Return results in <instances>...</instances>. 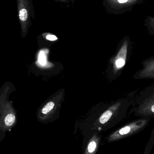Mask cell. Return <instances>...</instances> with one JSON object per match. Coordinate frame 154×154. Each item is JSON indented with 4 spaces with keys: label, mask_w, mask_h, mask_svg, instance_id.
Wrapping results in <instances>:
<instances>
[{
    "label": "cell",
    "mask_w": 154,
    "mask_h": 154,
    "mask_svg": "<svg viewBox=\"0 0 154 154\" xmlns=\"http://www.w3.org/2000/svg\"><path fill=\"white\" fill-rule=\"evenodd\" d=\"M47 40L51 41H54L55 40H57V37L55 35H52V34H49L47 35L46 37Z\"/></svg>",
    "instance_id": "obj_8"
},
{
    "label": "cell",
    "mask_w": 154,
    "mask_h": 154,
    "mask_svg": "<svg viewBox=\"0 0 154 154\" xmlns=\"http://www.w3.org/2000/svg\"><path fill=\"white\" fill-rule=\"evenodd\" d=\"M61 1H66V0H61Z\"/></svg>",
    "instance_id": "obj_11"
},
{
    "label": "cell",
    "mask_w": 154,
    "mask_h": 154,
    "mask_svg": "<svg viewBox=\"0 0 154 154\" xmlns=\"http://www.w3.org/2000/svg\"><path fill=\"white\" fill-rule=\"evenodd\" d=\"M128 0H118L119 3H124L127 2Z\"/></svg>",
    "instance_id": "obj_9"
},
{
    "label": "cell",
    "mask_w": 154,
    "mask_h": 154,
    "mask_svg": "<svg viewBox=\"0 0 154 154\" xmlns=\"http://www.w3.org/2000/svg\"><path fill=\"white\" fill-rule=\"evenodd\" d=\"M141 126L135 124H132L130 125L126 126L121 128L119 131L115 133L109 137V141H113L118 140L124 136H126L130 134L133 133L134 132L140 128Z\"/></svg>",
    "instance_id": "obj_2"
},
{
    "label": "cell",
    "mask_w": 154,
    "mask_h": 154,
    "mask_svg": "<svg viewBox=\"0 0 154 154\" xmlns=\"http://www.w3.org/2000/svg\"><path fill=\"white\" fill-rule=\"evenodd\" d=\"M151 111H152L153 113H154V105H153V106H152V107H151Z\"/></svg>",
    "instance_id": "obj_10"
},
{
    "label": "cell",
    "mask_w": 154,
    "mask_h": 154,
    "mask_svg": "<svg viewBox=\"0 0 154 154\" xmlns=\"http://www.w3.org/2000/svg\"><path fill=\"white\" fill-rule=\"evenodd\" d=\"M125 64V61L123 59H118L116 61V67L118 68H122Z\"/></svg>",
    "instance_id": "obj_7"
},
{
    "label": "cell",
    "mask_w": 154,
    "mask_h": 154,
    "mask_svg": "<svg viewBox=\"0 0 154 154\" xmlns=\"http://www.w3.org/2000/svg\"><path fill=\"white\" fill-rule=\"evenodd\" d=\"M99 143V138L98 136L94 135L91 138L85 151V154H95Z\"/></svg>",
    "instance_id": "obj_3"
},
{
    "label": "cell",
    "mask_w": 154,
    "mask_h": 154,
    "mask_svg": "<svg viewBox=\"0 0 154 154\" xmlns=\"http://www.w3.org/2000/svg\"><path fill=\"white\" fill-rule=\"evenodd\" d=\"M16 122V116L12 113L7 114L3 119L1 124V129L3 131L8 130L12 128Z\"/></svg>",
    "instance_id": "obj_4"
},
{
    "label": "cell",
    "mask_w": 154,
    "mask_h": 154,
    "mask_svg": "<svg viewBox=\"0 0 154 154\" xmlns=\"http://www.w3.org/2000/svg\"><path fill=\"white\" fill-rule=\"evenodd\" d=\"M54 106L55 104L53 102H49L44 106V108H42V114H48V113H49L53 109Z\"/></svg>",
    "instance_id": "obj_6"
},
{
    "label": "cell",
    "mask_w": 154,
    "mask_h": 154,
    "mask_svg": "<svg viewBox=\"0 0 154 154\" xmlns=\"http://www.w3.org/2000/svg\"><path fill=\"white\" fill-rule=\"evenodd\" d=\"M112 114H113V113L112 111L110 110H107L106 111L104 112L100 117L99 119V122L101 124H105L110 120L111 117H112Z\"/></svg>",
    "instance_id": "obj_5"
},
{
    "label": "cell",
    "mask_w": 154,
    "mask_h": 154,
    "mask_svg": "<svg viewBox=\"0 0 154 154\" xmlns=\"http://www.w3.org/2000/svg\"><path fill=\"white\" fill-rule=\"evenodd\" d=\"M19 20L22 25H26L29 21V7L27 0H18Z\"/></svg>",
    "instance_id": "obj_1"
}]
</instances>
